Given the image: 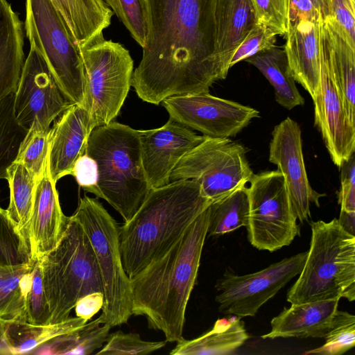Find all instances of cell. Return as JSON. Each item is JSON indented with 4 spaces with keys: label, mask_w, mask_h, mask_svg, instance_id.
Instances as JSON below:
<instances>
[{
    "label": "cell",
    "mask_w": 355,
    "mask_h": 355,
    "mask_svg": "<svg viewBox=\"0 0 355 355\" xmlns=\"http://www.w3.org/2000/svg\"><path fill=\"white\" fill-rule=\"evenodd\" d=\"M254 175L245 148L230 138L205 139L187 153L170 175V182L192 180L211 202L245 187Z\"/></svg>",
    "instance_id": "cell-10"
},
{
    "label": "cell",
    "mask_w": 355,
    "mask_h": 355,
    "mask_svg": "<svg viewBox=\"0 0 355 355\" xmlns=\"http://www.w3.org/2000/svg\"><path fill=\"white\" fill-rule=\"evenodd\" d=\"M147 35L132 86L159 105L177 95L209 92L226 78L216 51V0H145Z\"/></svg>",
    "instance_id": "cell-1"
},
{
    "label": "cell",
    "mask_w": 355,
    "mask_h": 355,
    "mask_svg": "<svg viewBox=\"0 0 355 355\" xmlns=\"http://www.w3.org/2000/svg\"><path fill=\"white\" fill-rule=\"evenodd\" d=\"M92 128L89 116L80 104H72L55 121L50 132L47 165L53 181L71 175L77 159L85 153Z\"/></svg>",
    "instance_id": "cell-20"
},
{
    "label": "cell",
    "mask_w": 355,
    "mask_h": 355,
    "mask_svg": "<svg viewBox=\"0 0 355 355\" xmlns=\"http://www.w3.org/2000/svg\"><path fill=\"white\" fill-rule=\"evenodd\" d=\"M254 65L275 89L276 101L287 110L304 105L291 73L284 49L273 46L245 60Z\"/></svg>",
    "instance_id": "cell-27"
},
{
    "label": "cell",
    "mask_w": 355,
    "mask_h": 355,
    "mask_svg": "<svg viewBox=\"0 0 355 355\" xmlns=\"http://www.w3.org/2000/svg\"><path fill=\"white\" fill-rule=\"evenodd\" d=\"M130 33L143 48L147 35L146 7L145 0H105Z\"/></svg>",
    "instance_id": "cell-37"
},
{
    "label": "cell",
    "mask_w": 355,
    "mask_h": 355,
    "mask_svg": "<svg viewBox=\"0 0 355 355\" xmlns=\"http://www.w3.org/2000/svg\"><path fill=\"white\" fill-rule=\"evenodd\" d=\"M25 31L66 97L81 105L85 77L80 49L51 0H26Z\"/></svg>",
    "instance_id": "cell-8"
},
{
    "label": "cell",
    "mask_w": 355,
    "mask_h": 355,
    "mask_svg": "<svg viewBox=\"0 0 355 355\" xmlns=\"http://www.w3.org/2000/svg\"><path fill=\"white\" fill-rule=\"evenodd\" d=\"M312 2L316 9L320 12L323 21L331 17L329 0H309Z\"/></svg>",
    "instance_id": "cell-47"
},
{
    "label": "cell",
    "mask_w": 355,
    "mask_h": 355,
    "mask_svg": "<svg viewBox=\"0 0 355 355\" xmlns=\"http://www.w3.org/2000/svg\"><path fill=\"white\" fill-rule=\"evenodd\" d=\"M51 128L30 129L21 144L15 162L24 165L37 180L42 175L47 164Z\"/></svg>",
    "instance_id": "cell-36"
},
{
    "label": "cell",
    "mask_w": 355,
    "mask_h": 355,
    "mask_svg": "<svg viewBox=\"0 0 355 355\" xmlns=\"http://www.w3.org/2000/svg\"><path fill=\"white\" fill-rule=\"evenodd\" d=\"M68 220L62 211L55 183L46 164L36 182L28 224V243L33 261L42 259L56 246Z\"/></svg>",
    "instance_id": "cell-19"
},
{
    "label": "cell",
    "mask_w": 355,
    "mask_h": 355,
    "mask_svg": "<svg viewBox=\"0 0 355 355\" xmlns=\"http://www.w3.org/2000/svg\"><path fill=\"white\" fill-rule=\"evenodd\" d=\"M138 133L143 167L150 189L168 184L180 159L206 137L171 118L160 128L138 130Z\"/></svg>",
    "instance_id": "cell-17"
},
{
    "label": "cell",
    "mask_w": 355,
    "mask_h": 355,
    "mask_svg": "<svg viewBox=\"0 0 355 355\" xmlns=\"http://www.w3.org/2000/svg\"><path fill=\"white\" fill-rule=\"evenodd\" d=\"M166 341H146L138 334L117 331L109 334L103 348L96 354L145 355L151 354L166 345Z\"/></svg>",
    "instance_id": "cell-39"
},
{
    "label": "cell",
    "mask_w": 355,
    "mask_h": 355,
    "mask_svg": "<svg viewBox=\"0 0 355 355\" xmlns=\"http://www.w3.org/2000/svg\"><path fill=\"white\" fill-rule=\"evenodd\" d=\"M211 203L192 180L151 189L132 217L119 227L120 252L128 277L162 256Z\"/></svg>",
    "instance_id": "cell-3"
},
{
    "label": "cell",
    "mask_w": 355,
    "mask_h": 355,
    "mask_svg": "<svg viewBox=\"0 0 355 355\" xmlns=\"http://www.w3.org/2000/svg\"><path fill=\"white\" fill-rule=\"evenodd\" d=\"M247 187L250 244L270 252L289 245L300 235L284 177L277 169L254 174Z\"/></svg>",
    "instance_id": "cell-11"
},
{
    "label": "cell",
    "mask_w": 355,
    "mask_h": 355,
    "mask_svg": "<svg viewBox=\"0 0 355 355\" xmlns=\"http://www.w3.org/2000/svg\"><path fill=\"white\" fill-rule=\"evenodd\" d=\"M33 263L27 241L6 209L0 207V264L20 266Z\"/></svg>",
    "instance_id": "cell-34"
},
{
    "label": "cell",
    "mask_w": 355,
    "mask_h": 355,
    "mask_svg": "<svg viewBox=\"0 0 355 355\" xmlns=\"http://www.w3.org/2000/svg\"><path fill=\"white\" fill-rule=\"evenodd\" d=\"M59 12L79 49L104 39L103 31L110 26L112 10L105 0H51Z\"/></svg>",
    "instance_id": "cell-23"
},
{
    "label": "cell",
    "mask_w": 355,
    "mask_h": 355,
    "mask_svg": "<svg viewBox=\"0 0 355 355\" xmlns=\"http://www.w3.org/2000/svg\"><path fill=\"white\" fill-rule=\"evenodd\" d=\"M78 184L85 191L101 198L98 187V168L95 160L85 153L75 162L71 175Z\"/></svg>",
    "instance_id": "cell-43"
},
{
    "label": "cell",
    "mask_w": 355,
    "mask_h": 355,
    "mask_svg": "<svg viewBox=\"0 0 355 355\" xmlns=\"http://www.w3.org/2000/svg\"><path fill=\"white\" fill-rule=\"evenodd\" d=\"M162 103L169 118L210 138L234 137L259 117L254 108L209 92L173 96Z\"/></svg>",
    "instance_id": "cell-13"
},
{
    "label": "cell",
    "mask_w": 355,
    "mask_h": 355,
    "mask_svg": "<svg viewBox=\"0 0 355 355\" xmlns=\"http://www.w3.org/2000/svg\"><path fill=\"white\" fill-rule=\"evenodd\" d=\"M249 335L241 318L218 319L211 330L192 339L177 342L171 355H227L242 346Z\"/></svg>",
    "instance_id": "cell-26"
},
{
    "label": "cell",
    "mask_w": 355,
    "mask_h": 355,
    "mask_svg": "<svg viewBox=\"0 0 355 355\" xmlns=\"http://www.w3.org/2000/svg\"><path fill=\"white\" fill-rule=\"evenodd\" d=\"M7 180L10 202L6 211L28 243V224L37 178L24 165L15 162L8 170Z\"/></svg>",
    "instance_id": "cell-31"
},
{
    "label": "cell",
    "mask_w": 355,
    "mask_h": 355,
    "mask_svg": "<svg viewBox=\"0 0 355 355\" xmlns=\"http://www.w3.org/2000/svg\"><path fill=\"white\" fill-rule=\"evenodd\" d=\"M23 26L8 0H0V101L15 92L24 64Z\"/></svg>",
    "instance_id": "cell-24"
},
{
    "label": "cell",
    "mask_w": 355,
    "mask_h": 355,
    "mask_svg": "<svg viewBox=\"0 0 355 355\" xmlns=\"http://www.w3.org/2000/svg\"><path fill=\"white\" fill-rule=\"evenodd\" d=\"M33 263L0 264V321L26 322V296Z\"/></svg>",
    "instance_id": "cell-30"
},
{
    "label": "cell",
    "mask_w": 355,
    "mask_h": 355,
    "mask_svg": "<svg viewBox=\"0 0 355 355\" xmlns=\"http://www.w3.org/2000/svg\"><path fill=\"white\" fill-rule=\"evenodd\" d=\"M207 234L217 236L247 226L249 218V200L247 187H241L225 198L211 202Z\"/></svg>",
    "instance_id": "cell-32"
},
{
    "label": "cell",
    "mask_w": 355,
    "mask_h": 355,
    "mask_svg": "<svg viewBox=\"0 0 355 355\" xmlns=\"http://www.w3.org/2000/svg\"><path fill=\"white\" fill-rule=\"evenodd\" d=\"M323 19L321 15L302 17L288 22L285 35L286 52L295 82L313 100L320 92V36Z\"/></svg>",
    "instance_id": "cell-18"
},
{
    "label": "cell",
    "mask_w": 355,
    "mask_h": 355,
    "mask_svg": "<svg viewBox=\"0 0 355 355\" xmlns=\"http://www.w3.org/2000/svg\"><path fill=\"white\" fill-rule=\"evenodd\" d=\"M258 24L285 35L287 31L289 0H251Z\"/></svg>",
    "instance_id": "cell-40"
},
{
    "label": "cell",
    "mask_w": 355,
    "mask_h": 355,
    "mask_svg": "<svg viewBox=\"0 0 355 355\" xmlns=\"http://www.w3.org/2000/svg\"><path fill=\"white\" fill-rule=\"evenodd\" d=\"M112 327L99 316L70 332L59 335L40 345L31 354H91L105 343Z\"/></svg>",
    "instance_id": "cell-29"
},
{
    "label": "cell",
    "mask_w": 355,
    "mask_h": 355,
    "mask_svg": "<svg viewBox=\"0 0 355 355\" xmlns=\"http://www.w3.org/2000/svg\"><path fill=\"white\" fill-rule=\"evenodd\" d=\"M339 300L291 304L272 319L271 331L261 338H324L330 329Z\"/></svg>",
    "instance_id": "cell-21"
},
{
    "label": "cell",
    "mask_w": 355,
    "mask_h": 355,
    "mask_svg": "<svg viewBox=\"0 0 355 355\" xmlns=\"http://www.w3.org/2000/svg\"><path fill=\"white\" fill-rule=\"evenodd\" d=\"M320 61V92L313 100L314 123L321 132L332 162L340 168L354 154L355 125L349 120L334 83L329 62L328 42L322 23Z\"/></svg>",
    "instance_id": "cell-15"
},
{
    "label": "cell",
    "mask_w": 355,
    "mask_h": 355,
    "mask_svg": "<svg viewBox=\"0 0 355 355\" xmlns=\"http://www.w3.org/2000/svg\"><path fill=\"white\" fill-rule=\"evenodd\" d=\"M325 343L305 354L340 355L355 345V315L345 311H337L330 329L324 338Z\"/></svg>",
    "instance_id": "cell-35"
},
{
    "label": "cell",
    "mask_w": 355,
    "mask_h": 355,
    "mask_svg": "<svg viewBox=\"0 0 355 355\" xmlns=\"http://www.w3.org/2000/svg\"><path fill=\"white\" fill-rule=\"evenodd\" d=\"M104 305V294L95 292L87 294L79 299L75 305L77 317L89 320L95 314L103 309Z\"/></svg>",
    "instance_id": "cell-45"
},
{
    "label": "cell",
    "mask_w": 355,
    "mask_h": 355,
    "mask_svg": "<svg viewBox=\"0 0 355 355\" xmlns=\"http://www.w3.org/2000/svg\"><path fill=\"white\" fill-rule=\"evenodd\" d=\"M309 250L300 276L287 293L291 304L355 300V236L337 218L313 222Z\"/></svg>",
    "instance_id": "cell-5"
},
{
    "label": "cell",
    "mask_w": 355,
    "mask_h": 355,
    "mask_svg": "<svg viewBox=\"0 0 355 355\" xmlns=\"http://www.w3.org/2000/svg\"><path fill=\"white\" fill-rule=\"evenodd\" d=\"M72 104L43 57L31 47L15 92L14 114L17 122L28 130H47Z\"/></svg>",
    "instance_id": "cell-14"
},
{
    "label": "cell",
    "mask_w": 355,
    "mask_h": 355,
    "mask_svg": "<svg viewBox=\"0 0 355 355\" xmlns=\"http://www.w3.org/2000/svg\"><path fill=\"white\" fill-rule=\"evenodd\" d=\"M87 322L77 316L47 325L18 321L4 322V344L1 354H30L45 342L76 329Z\"/></svg>",
    "instance_id": "cell-28"
},
{
    "label": "cell",
    "mask_w": 355,
    "mask_h": 355,
    "mask_svg": "<svg viewBox=\"0 0 355 355\" xmlns=\"http://www.w3.org/2000/svg\"><path fill=\"white\" fill-rule=\"evenodd\" d=\"M4 322L0 321V354L3 347Z\"/></svg>",
    "instance_id": "cell-48"
},
{
    "label": "cell",
    "mask_w": 355,
    "mask_h": 355,
    "mask_svg": "<svg viewBox=\"0 0 355 355\" xmlns=\"http://www.w3.org/2000/svg\"><path fill=\"white\" fill-rule=\"evenodd\" d=\"M79 49L85 77L81 105L89 114L92 130L119 113L132 85L134 62L128 50L112 40Z\"/></svg>",
    "instance_id": "cell-9"
},
{
    "label": "cell",
    "mask_w": 355,
    "mask_h": 355,
    "mask_svg": "<svg viewBox=\"0 0 355 355\" xmlns=\"http://www.w3.org/2000/svg\"><path fill=\"white\" fill-rule=\"evenodd\" d=\"M73 215L89 238L101 277L104 305L100 317L111 327L127 323L132 315V295L131 280L122 263L119 226L96 198L86 195Z\"/></svg>",
    "instance_id": "cell-7"
},
{
    "label": "cell",
    "mask_w": 355,
    "mask_h": 355,
    "mask_svg": "<svg viewBox=\"0 0 355 355\" xmlns=\"http://www.w3.org/2000/svg\"><path fill=\"white\" fill-rule=\"evenodd\" d=\"M209 206L162 256L130 279L132 315L144 316L148 327L161 331L166 342L184 338L186 309L207 235Z\"/></svg>",
    "instance_id": "cell-2"
},
{
    "label": "cell",
    "mask_w": 355,
    "mask_h": 355,
    "mask_svg": "<svg viewBox=\"0 0 355 355\" xmlns=\"http://www.w3.org/2000/svg\"><path fill=\"white\" fill-rule=\"evenodd\" d=\"M329 3L331 17L327 19L355 49V0H329Z\"/></svg>",
    "instance_id": "cell-42"
},
{
    "label": "cell",
    "mask_w": 355,
    "mask_h": 355,
    "mask_svg": "<svg viewBox=\"0 0 355 355\" xmlns=\"http://www.w3.org/2000/svg\"><path fill=\"white\" fill-rule=\"evenodd\" d=\"M85 153L98 168L101 198L128 221L151 189L143 167L138 130L116 121L92 129Z\"/></svg>",
    "instance_id": "cell-4"
},
{
    "label": "cell",
    "mask_w": 355,
    "mask_h": 355,
    "mask_svg": "<svg viewBox=\"0 0 355 355\" xmlns=\"http://www.w3.org/2000/svg\"><path fill=\"white\" fill-rule=\"evenodd\" d=\"M216 51L228 73L233 55L258 24L251 0H216Z\"/></svg>",
    "instance_id": "cell-22"
},
{
    "label": "cell",
    "mask_w": 355,
    "mask_h": 355,
    "mask_svg": "<svg viewBox=\"0 0 355 355\" xmlns=\"http://www.w3.org/2000/svg\"><path fill=\"white\" fill-rule=\"evenodd\" d=\"M51 313L46 297L40 260H35L26 296V322L35 325L50 324Z\"/></svg>",
    "instance_id": "cell-38"
},
{
    "label": "cell",
    "mask_w": 355,
    "mask_h": 355,
    "mask_svg": "<svg viewBox=\"0 0 355 355\" xmlns=\"http://www.w3.org/2000/svg\"><path fill=\"white\" fill-rule=\"evenodd\" d=\"M329 62L334 83L346 114L355 125V49L352 48L329 19L323 21Z\"/></svg>",
    "instance_id": "cell-25"
},
{
    "label": "cell",
    "mask_w": 355,
    "mask_h": 355,
    "mask_svg": "<svg viewBox=\"0 0 355 355\" xmlns=\"http://www.w3.org/2000/svg\"><path fill=\"white\" fill-rule=\"evenodd\" d=\"M307 253H298L249 275L226 272L216 284L219 311L241 318L255 315L261 306L300 273Z\"/></svg>",
    "instance_id": "cell-12"
},
{
    "label": "cell",
    "mask_w": 355,
    "mask_h": 355,
    "mask_svg": "<svg viewBox=\"0 0 355 355\" xmlns=\"http://www.w3.org/2000/svg\"><path fill=\"white\" fill-rule=\"evenodd\" d=\"M341 170V188L338 203L345 211H355V157L354 154L345 162Z\"/></svg>",
    "instance_id": "cell-44"
},
{
    "label": "cell",
    "mask_w": 355,
    "mask_h": 355,
    "mask_svg": "<svg viewBox=\"0 0 355 355\" xmlns=\"http://www.w3.org/2000/svg\"><path fill=\"white\" fill-rule=\"evenodd\" d=\"M42 282L51 313V324L69 318L77 301L103 286L95 254L82 225L69 217L56 246L40 260Z\"/></svg>",
    "instance_id": "cell-6"
},
{
    "label": "cell",
    "mask_w": 355,
    "mask_h": 355,
    "mask_svg": "<svg viewBox=\"0 0 355 355\" xmlns=\"http://www.w3.org/2000/svg\"><path fill=\"white\" fill-rule=\"evenodd\" d=\"M269 162L277 166L284 177L293 213L301 223L311 216L310 205L320 206L324 196L311 187L304 161L301 129L290 117L276 125L269 146Z\"/></svg>",
    "instance_id": "cell-16"
},
{
    "label": "cell",
    "mask_w": 355,
    "mask_h": 355,
    "mask_svg": "<svg viewBox=\"0 0 355 355\" xmlns=\"http://www.w3.org/2000/svg\"><path fill=\"white\" fill-rule=\"evenodd\" d=\"M341 227L349 234H354L355 211H345L340 210V217L338 219Z\"/></svg>",
    "instance_id": "cell-46"
},
{
    "label": "cell",
    "mask_w": 355,
    "mask_h": 355,
    "mask_svg": "<svg viewBox=\"0 0 355 355\" xmlns=\"http://www.w3.org/2000/svg\"><path fill=\"white\" fill-rule=\"evenodd\" d=\"M15 92L0 101V179H6L8 168L15 162L28 130L14 114Z\"/></svg>",
    "instance_id": "cell-33"
},
{
    "label": "cell",
    "mask_w": 355,
    "mask_h": 355,
    "mask_svg": "<svg viewBox=\"0 0 355 355\" xmlns=\"http://www.w3.org/2000/svg\"><path fill=\"white\" fill-rule=\"evenodd\" d=\"M277 33L266 26L257 24L236 49L230 62L235 64L275 45Z\"/></svg>",
    "instance_id": "cell-41"
}]
</instances>
